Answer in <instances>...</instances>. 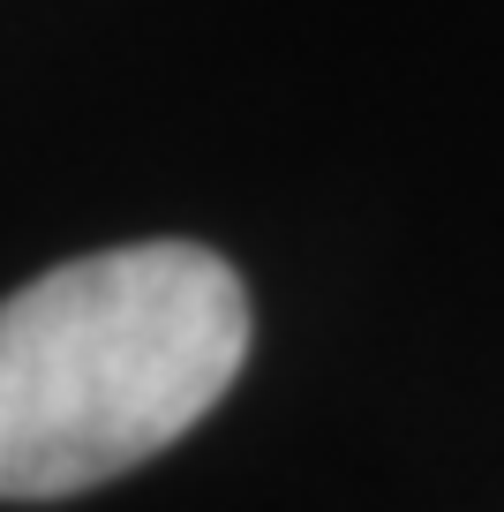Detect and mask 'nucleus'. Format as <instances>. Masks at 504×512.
Instances as JSON below:
<instances>
[{
  "instance_id": "1",
  "label": "nucleus",
  "mask_w": 504,
  "mask_h": 512,
  "mask_svg": "<svg viewBox=\"0 0 504 512\" xmlns=\"http://www.w3.org/2000/svg\"><path fill=\"white\" fill-rule=\"evenodd\" d=\"M249 362V287L204 241L68 256L0 302V497H76L158 460Z\"/></svg>"
}]
</instances>
